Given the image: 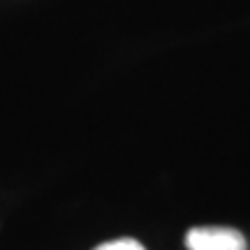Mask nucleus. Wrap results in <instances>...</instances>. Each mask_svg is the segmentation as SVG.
I'll list each match as a JSON object with an SVG mask.
<instances>
[{
    "label": "nucleus",
    "instance_id": "nucleus-2",
    "mask_svg": "<svg viewBox=\"0 0 250 250\" xmlns=\"http://www.w3.org/2000/svg\"><path fill=\"white\" fill-rule=\"evenodd\" d=\"M95 250H146V248L139 241H134V239H116V241L102 243Z\"/></svg>",
    "mask_w": 250,
    "mask_h": 250
},
{
    "label": "nucleus",
    "instance_id": "nucleus-1",
    "mask_svg": "<svg viewBox=\"0 0 250 250\" xmlns=\"http://www.w3.org/2000/svg\"><path fill=\"white\" fill-rule=\"evenodd\" d=\"M188 250H248L246 236L234 227H192L186 234Z\"/></svg>",
    "mask_w": 250,
    "mask_h": 250
}]
</instances>
